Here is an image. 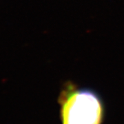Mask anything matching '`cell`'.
Here are the masks:
<instances>
[{
  "label": "cell",
  "mask_w": 124,
  "mask_h": 124,
  "mask_svg": "<svg viewBox=\"0 0 124 124\" xmlns=\"http://www.w3.org/2000/svg\"><path fill=\"white\" fill-rule=\"evenodd\" d=\"M62 124H102L105 106L95 90L67 82L58 98Z\"/></svg>",
  "instance_id": "obj_1"
}]
</instances>
